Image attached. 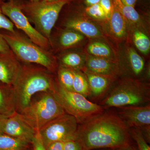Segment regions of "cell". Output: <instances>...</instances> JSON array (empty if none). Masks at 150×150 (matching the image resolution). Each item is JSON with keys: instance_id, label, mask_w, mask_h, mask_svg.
I'll return each instance as SVG.
<instances>
[{"instance_id": "obj_1", "label": "cell", "mask_w": 150, "mask_h": 150, "mask_svg": "<svg viewBox=\"0 0 150 150\" xmlns=\"http://www.w3.org/2000/svg\"><path fill=\"white\" fill-rule=\"evenodd\" d=\"M76 139L83 150L115 149L131 144L129 128L117 114L111 112L102 114L79 124Z\"/></svg>"}, {"instance_id": "obj_2", "label": "cell", "mask_w": 150, "mask_h": 150, "mask_svg": "<svg viewBox=\"0 0 150 150\" xmlns=\"http://www.w3.org/2000/svg\"><path fill=\"white\" fill-rule=\"evenodd\" d=\"M52 73L39 65L21 64L20 72L13 86L16 98L17 112L21 113L37 93L56 92L58 83Z\"/></svg>"}, {"instance_id": "obj_3", "label": "cell", "mask_w": 150, "mask_h": 150, "mask_svg": "<svg viewBox=\"0 0 150 150\" xmlns=\"http://www.w3.org/2000/svg\"><path fill=\"white\" fill-rule=\"evenodd\" d=\"M1 33L11 50L20 62L39 65L51 72H55L57 68L56 61L48 50L38 46L28 38L16 31L12 33L6 30Z\"/></svg>"}, {"instance_id": "obj_4", "label": "cell", "mask_w": 150, "mask_h": 150, "mask_svg": "<svg viewBox=\"0 0 150 150\" xmlns=\"http://www.w3.org/2000/svg\"><path fill=\"white\" fill-rule=\"evenodd\" d=\"M66 113L55 93L45 92L35 95L20 114L25 121L38 131Z\"/></svg>"}, {"instance_id": "obj_5", "label": "cell", "mask_w": 150, "mask_h": 150, "mask_svg": "<svg viewBox=\"0 0 150 150\" xmlns=\"http://www.w3.org/2000/svg\"><path fill=\"white\" fill-rule=\"evenodd\" d=\"M149 85L137 80H122L103 98L100 105L104 109L110 107L121 108L131 105H145L149 102Z\"/></svg>"}, {"instance_id": "obj_6", "label": "cell", "mask_w": 150, "mask_h": 150, "mask_svg": "<svg viewBox=\"0 0 150 150\" xmlns=\"http://www.w3.org/2000/svg\"><path fill=\"white\" fill-rule=\"evenodd\" d=\"M67 0L55 2L42 1L32 2L21 6V10L34 23L35 29L50 41L52 30L59 13Z\"/></svg>"}, {"instance_id": "obj_7", "label": "cell", "mask_w": 150, "mask_h": 150, "mask_svg": "<svg viewBox=\"0 0 150 150\" xmlns=\"http://www.w3.org/2000/svg\"><path fill=\"white\" fill-rule=\"evenodd\" d=\"M54 93L66 112L74 116L79 124L104 112V108L101 105L92 102L80 94L65 89L58 83Z\"/></svg>"}, {"instance_id": "obj_8", "label": "cell", "mask_w": 150, "mask_h": 150, "mask_svg": "<svg viewBox=\"0 0 150 150\" xmlns=\"http://www.w3.org/2000/svg\"><path fill=\"white\" fill-rule=\"evenodd\" d=\"M79 126L74 116L66 113L47 123L38 132L46 146L54 142L76 139Z\"/></svg>"}, {"instance_id": "obj_9", "label": "cell", "mask_w": 150, "mask_h": 150, "mask_svg": "<svg viewBox=\"0 0 150 150\" xmlns=\"http://www.w3.org/2000/svg\"><path fill=\"white\" fill-rule=\"evenodd\" d=\"M1 8L4 14L13 23L14 25L22 30L30 40L43 49L48 50L49 40L31 25L20 7L13 2H2Z\"/></svg>"}, {"instance_id": "obj_10", "label": "cell", "mask_w": 150, "mask_h": 150, "mask_svg": "<svg viewBox=\"0 0 150 150\" xmlns=\"http://www.w3.org/2000/svg\"><path fill=\"white\" fill-rule=\"evenodd\" d=\"M117 115L128 128L140 129L150 126V104L118 108Z\"/></svg>"}, {"instance_id": "obj_11", "label": "cell", "mask_w": 150, "mask_h": 150, "mask_svg": "<svg viewBox=\"0 0 150 150\" xmlns=\"http://www.w3.org/2000/svg\"><path fill=\"white\" fill-rule=\"evenodd\" d=\"M37 131L25 121L20 113L16 112L9 116L4 123L2 133L26 140L32 143Z\"/></svg>"}, {"instance_id": "obj_12", "label": "cell", "mask_w": 150, "mask_h": 150, "mask_svg": "<svg viewBox=\"0 0 150 150\" xmlns=\"http://www.w3.org/2000/svg\"><path fill=\"white\" fill-rule=\"evenodd\" d=\"M21 68V63L11 50L0 52V83L13 86Z\"/></svg>"}, {"instance_id": "obj_13", "label": "cell", "mask_w": 150, "mask_h": 150, "mask_svg": "<svg viewBox=\"0 0 150 150\" xmlns=\"http://www.w3.org/2000/svg\"><path fill=\"white\" fill-rule=\"evenodd\" d=\"M83 73L88 82L90 95L94 99H99L105 96L115 78L98 74L84 68Z\"/></svg>"}, {"instance_id": "obj_14", "label": "cell", "mask_w": 150, "mask_h": 150, "mask_svg": "<svg viewBox=\"0 0 150 150\" xmlns=\"http://www.w3.org/2000/svg\"><path fill=\"white\" fill-rule=\"evenodd\" d=\"M85 68L98 74L116 77L121 73L120 67L109 59L92 56L86 59Z\"/></svg>"}, {"instance_id": "obj_15", "label": "cell", "mask_w": 150, "mask_h": 150, "mask_svg": "<svg viewBox=\"0 0 150 150\" xmlns=\"http://www.w3.org/2000/svg\"><path fill=\"white\" fill-rule=\"evenodd\" d=\"M65 25L67 28L74 30L87 37L97 38L101 35L100 30L96 25L83 16L70 18Z\"/></svg>"}, {"instance_id": "obj_16", "label": "cell", "mask_w": 150, "mask_h": 150, "mask_svg": "<svg viewBox=\"0 0 150 150\" xmlns=\"http://www.w3.org/2000/svg\"><path fill=\"white\" fill-rule=\"evenodd\" d=\"M16 112V100L13 86L0 83V114L10 116Z\"/></svg>"}, {"instance_id": "obj_17", "label": "cell", "mask_w": 150, "mask_h": 150, "mask_svg": "<svg viewBox=\"0 0 150 150\" xmlns=\"http://www.w3.org/2000/svg\"><path fill=\"white\" fill-rule=\"evenodd\" d=\"M109 21L110 32L116 38L122 39L127 35V21L123 16L115 7H113Z\"/></svg>"}, {"instance_id": "obj_18", "label": "cell", "mask_w": 150, "mask_h": 150, "mask_svg": "<svg viewBox=\"0 0 150 150\" xmlns=\"http://www.w3.org/2000/svg\"><path fill=\"white\" fill-rule=\"evenodd\" d=\"M32 143L0 133V150H30Z\"/></svg>"}, {"instance_id": "obj_19", "label": "cell", "mask_w": 150, "mask_h": 150, "mask_svg": "<svg viewBox=\"0 0 150 150\" xmlns=\"http://www.w3.org/2000/svg\"><path fill=\"white\" fill-rule=\"evenodd\" d=\"M127 56L128 70L134 76H139L144 69V61L137 51L132 48L128 49Z\"/></svg>"}, {"instance_id": "obj_20", "label": "cell", "mask_w": 150, "mask_h": 150, "mask_svg": "<svg viewBox=\"0 0 150 150\" xmlns=\"http://www.w3.org/2000/svg\"><path fill=\"white\" fill-rule=\"evenodd\" d=\"M113 6L123 16L127 22L138 25L142 22V18L134 7L124 4L121 0H112Z\"/></svg>"}, {"instance_id": "obj_21", "label": "cell", "mask_w": 150, "mask_h": 150, "mask_svg": "<svg viewBox=\"0 0 150 150\" xmlns=\"http://www.w3.org/2000/svg\"><path fill=\"white\" fill-rule=\"evenodd\" d=\"M84 35L74 30L68 29L64 31L59 37L60 45L64 48H69L78 45L83 40Z\"/></svg>"}, {"instance_id": "obj_22", "label": "cell", "mask_w": 150, "mask_h": 150, "mask_svg": "<svg viewBox=\"0 0 150 150\" xmlns=\"http://www.w3.org/2000/svg\"><path fill=\"white\" fill-rule=\"evenodd\" d=\"M74 79L73 84V91L80 94L86 98L90 95L88 82L83 72L80 70H73Z\"/></svg>"}, {"instance_id": "obj_23", "label": "cell", "mask_w": 150, "mask_h": 150, "mask_svg": "<svg viewBox=\"0 0 150 150\" xmlns=\"http://www.w3.org/2000/svg\"><path fill=\"white\" fill-rule=\"evenodd\" d=\"M61 66L72 70H82L84 67V60L80 54L71 52L61 58Z\"/></svg>"}, {"instance_id": "obj_24", "label": "cell", "mask_w": 150, "mask_h": 150, "mask_svg": "<svg viewBox=\"0 0 150 150\" xmlns=\"http://www.w3.org/2000/svg\"><path fill=\"white\" fill-rule=\"evenodd\" d=\"M133 40L134 45L142 54H147L150 50V40L144 33L136 29L133 33Z\"/></svg>"}, {"instance_id": "obj_25", "label": "cell", "mask_w": 150, "mask_h": 150, "mask_svg": "<svg viewBox=\"0 0 150 150\" xmlns=\"http://www.w3.org/2000/svg\"><path fill=\"white\" fill-rule=\"evenodd\" d=\"M58 83L63 88L73 91L74 75L73 70L60 66L58 71Z\"/></svg>"}, {"instance_id": "obj_26", "label": "cell", "mask_w": 150, "mask_h": 150, "mask_svg": "<svg viewBox=\"0 0 150 150\" xmlns=\"http://www.w3.org/2000/svg\"><path fill=\"white\" fill-rule=\"evenodd\" d=\"M88 51L92 56L107 59L112 54L111 49L106 44L100 42L91 43L88 47Z\"/></svg>"}, {"instance_id": "obj_27", "label": "cell", "mask_w": 150, "mask_h": 150, "mask_svg": "<svg viewBox=\"0 0 150 150\" xmlns=\"http://www.w3.org/2000/svg\"><path fill=\"white\" fill-rule=\"evenodd\" d=\"M129 131L131 137L136 141L139 150H150V146L139 129L131 128Z\"/></svg>"}, {"instance_id": "obj_28", "label": "cell", "mask_w": 150, "mask_h": 150, "mask_svg": "<svg viewBox=\"0 0 150 150\" xmlns=\"http://www.w3.org/2000/svg\"><path fill=\"white\" fill-rule=\"evenodd\" d=\"M84 11L87 15L94 19L99 21L107 20L104 11L99 4L86 7Z\"/></svg>"}, {"instance_id": "obj_29", "label": "cell", "mask_w": 150, "mask_h": 150, "mask_svg": "<svg viewBox=\"0 0 150 150\" xmlns=\"http://www.w3.org/2000/svg\"><path fill=\"white\" fill-rule=\"evenodd\" d=\"M2 2L0 1V29L10 32H15L14 25L13 23L3 13L1 8Z\"/></svg>"}, {"instance_id": "obj_30", "label": "cell", "mask_w": 150, "mask_h": 150, "mask_svg": "<svg viewBox=\"0 0 150 150\" xmlns=\"http://www.w3.org/2000/svg\"><path fill=\"white\" fill-rule=\"evenodd\" d=\"M99 4L104 11L107 20H108L111 16L114 7L113 1L112 0H100Z\"/></svg>"}, {"instance_id": "obj_31", "label": "cell", "mask_w": 150, "mask_h": 150, "mask_svg": "<svg viewBox=\"0 0 150 150\" xmlns=\"http://www.w3.org/2000/svg\"><path fill=\"white\" fill-rule=\"evenodd\" d=\"M64 150H83V149L79 141L76 139L64 142Z\"/></svg>"}, {"instance_id": "obj_32", "label": "cell", "mask_w": 150, "mask_h": 150, "mask_svg": "<svg viewBox=\"0 0 150 150\" xmlns=\"http://www.w3.org/2000/svg\"><path fill=\"white\" fill-rule=\"evenodd\" d=\"M32 150H46L40 135L37 131L32 142Z\"/></svg>"}, {"instance_id": "obj_33", "label": "cell", "mask_w": 150, "mask_h": 150, "mask_svg": "<svg viewBox=\"0 0 150 150\" xmlns=\"http://www.w3.org/2000/svg\"><path fill=\"white\" fill-rule=\"evenodd\" d=\"M64 142H54L45 146L46 150H64Z\"/></svg>"}, {"instance_id": "obj_34", "label": "cell", "mask_w": 150, "mask_h": 150, "mask_svg": "<svg viewBox=\"0 0 150 150\" xmlns=\"http://www.w3.org/2000/svg\"><path fill=\"white\" fill-rule=\"evenodd\" d=\"M11 50L1 33L0 32V52H8Z\"/></svg>"}, {"instance_id": "obj_35", "label": "cell", "mask_w": 150, "mask_h": 150, "mask_svg": "<svg viewBox=\"0 0 150 150\" xmlns=\"http://www.w3.org/2000/svg\"><path fill=\"white\" fill-rule=\"evenodd\" d=\"M8 117L9 116L7 115L0 114V133H2V130L4 125V123Z\"/></svg>"}, {"instance_id": "obj_36", "label": "cell", "mask_w": 150, "mask_h": 150, "mask_svg": "<svg viewBox=\"0 0 150 150\" xmlns=\"http://www.w3.org/2000/svg\"><path fill=\"white\" fill-rule=\"evenodd\" d=\"M111 149V150H136L135 148L132 146L131 144L123 146L121 147L116 148L115 149Z\"/></svg>"}, {"instance_id": "obj_37", "label": "cell", "mask_w": 150, "mask_h": 150, "mask_svg": "<svg viewBox=\"0 0 150 150\" xmlns=\"http://www.w3.org/2000/svg\"><path fill=\"white\" fill-rule=\"evenodd\" d=\"M100 1V0H83V2L86 6H88L99 4Z\"/></svg>"}, {"instance_id": "obj_38", "label": "cell", "mask_w": 150, "mask_h": 150, "mask_svg": "<svg viewBox=\"0 0 150 150\" xmlns=\"http://www.w3.org/2000/svg\"><path fill=\"white\" fill-rule=\"evenodd\" d=\"M121 2L127 6H135L137 0H121Z\"/></svg>"}, {"instance_id": "obj_39", "label": "cell", "mask_w": 150, "mask_h": 150, "mask_svg": "<svg viewBox=\"0 0 150 150\" xmlns=\"http://www.w3.org/2000/svg\"><path fill=\"white\" fill-rule=\"evenodd\" d=\"M43 1H46L49 2H52L56 1H59V0H43Z\"/></svg>"}, {"instance_id": "obj_40", "label": "cell", "mask_w": 150, "mask_h": 150, "mask_svg": "<svg viewBox=\"0 0 150 150\" xmlns=\"http://www.w3.org/2000/svg\"><path fill=\"white\" fill-rule=\"evenodd\" d=\"M42 1V0H31L32 2H35L39 1Z\"/></svg>"}]
</instances>
